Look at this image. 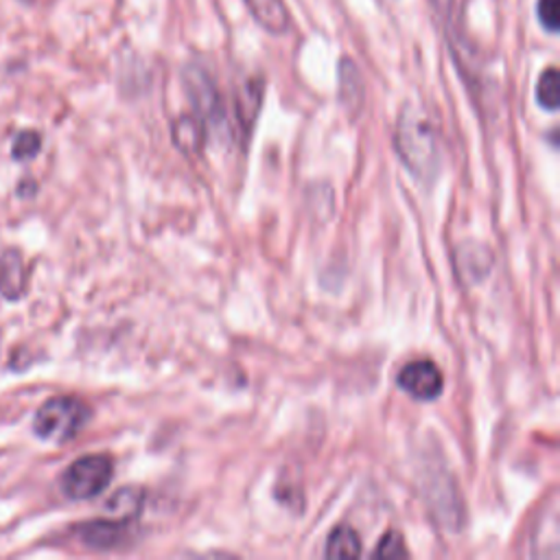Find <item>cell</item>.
I'll list each match as a JSON object with an SVG mask.
<instances>
[{
    "label": "cell",
    "mask_w": 560,
    "mask_h": 560,
    "mask_svg": "<svg viewBox=\"0 0 560 560\" xmlns=\"http://www.w3.org/2000/svg\"><path fill=\"white\" fill-rule=\"evenodd\" d=\"M397 147L403 162L419 175L430 177L438 164V142L436 132L430 119L416 110L408 108L401 114L399 132H397Z\"/></svg>",
    "instance_id": "1"
},
{
    "label": "cell",
    "mask_w": 560,
    "mask_h": 560,
    "mask_svg": "<svg viewBox=\"0 0 560 560\" xmlns=\"http://www.w3.org/2000/svg\"><path fill=\"white\" fill-rule=\"evenodd\" d=\"M90 408L77 397L49 399L34 419V432L49 443L73 440L90 421Z\"/></svg>",
    "instance_id": "2"
},
{
    "label": "cell",
    "mask_w": 560,
    "mask_h": 560,
    "mask_svg": "<svg viewBox=\"0 0 560 560\" xmlns=\"http://www.w3.org/2000/svg\"><path fill=\"white\" fill-rule=\"evenodd\" d=\"M114 464L108 456H84L64 471L62 493L75 501L92 499L110 486Z\"/></svg>",
    "instance_id": "3"
},
{
    "label": "cell",
    "mask_w": 560,
    "mask_h": 560,
    "mask_svg": "<svg viewBox=\"0 0 560 560\" xmlns=\"http://www.w3.org/2000/svg\"><path fill=\"white\" fill-rule=\"evenodd\" d=\"M399 386L419 401H434L440 397L445 379L440 368L430 359H419L408 363L399 372Z\"/></svg>",
    "instance_id": "4"
},
{
    "label": "cell",
    "mask_w": 560,
    "mask_h": 560,
    "mask_svg": "<svg viewBox=\"0 0 560 560\" xmlns=\"http://www.w3.org/2000/svg\"><path fill=\"white\" fill-rule=\"evenodd\" d=\"M27 291V263L21 250L12 248L0 257V294L5 300H21Z\"/></svg>",
    "instance_id": "5"
},
{
    "label": "cell",
    "mask_w": 560,
    "mask_h": 560,
    "mask_svg": "<svg viewBox=\"0 0 560 560\" xmlns=\"http://www.w3.org/2000/svg\"><path fill=\"white\" fill-rule=\"evenodd\" d=\"M248 12L252 14V18L267 32L274 36H281L289 29L291 25V16L285 8L283 0H244Z\"/></svg>",
    "instance_id": "6"
},
{
    "label": "cell",
    "mask_w": 560,
    "mask_h": 560,
    "mask_svg": "<svg viewBox=\"0 0 560 560\" xmlns=\"http://www.w3.org/2000/svg\"><path fill=\"white\" fill-rule=\"evenodd\" d=\"M125 527H127L125 519L123 521H90L77 530V536L88 547L110 549V547H116L119 543H123Z\"/></svg>",
    "instance_id": "7"
},
{
    "label": "cell",
    "mask_w": 560,
    "mask_h": 560,
    "mask_svg": "<svg viewBox=\"0 0 560 560\" xmlns=\"http://www.w3.org/2000/svg\"><path fill=\"white\" fill-rule=\"evenodd\" d=\"M326 556L331 558H357L361 556V538L350 525H339L326 545Z\"/></svg>",
    "instance_id": "8"
},
{
    "label": "cell",
    "mask_w": 560,
    "mask_h": 560,
    "mask_svg": "<svg viewBox=\"0 0 560 560\" xmlns=\"http://www.w3.org/2000/svg\"><path fill=\"white\" fill-rule=\"evenodd\" d=\"M536 101L540 108L553 112L560 105V77L556 69H547L536 84Z\"/></svg>",
    "instance_id": "9"
},
{
    "label": "cell",
    "mask_w": 560,
    "mask_h": 560,
    "mask_svg": "<svg viewBox=\"0 0 560 560\" xmlns=\"http://www.w3.org/2000/svg\"><path fill=\"white\" fill-rule=\"evenodd\" d=\"M259 105H261V84L250 82L244 86V90L237 99V112H239L241 125H252V121L257 119Z\"/></svg>",
    "instance_id": "10"
},
{
    "label": "cell",
    "mask_w": 560,
    "mask_h": 560,
    "mask_svg": "<svg viewBox=\"0 0 560 560\" xmlns=\"http://www.w3.org/2000/svg\"><path fill=\"white\" fill-rule=\"evenodd\" d=\"M173 138L184 149H198L202 145V125L194 116H182L173 127Z\"/></svg>",
    "instance_id": "11"
},
{
    "label": "cell",
    "mask_w": 560,
    "mask_h": 560,
    "mask_svg": "<svg viewBox=\"0 0 560 560\" xmlns=\"http://www.w3.org/2000/svg\"><path fill=\"white\" fill-rule=\"evenodd\" d=\"M40 149H42V136L34 129H25L16 136L12 153L16 160H32L40 153Z\"/></svg>",
    "instance_id": "12"
},
{
    "label": "cell",
    "mask_w": 560,
    "mask_h": 560,
    "mask_svg": "<svg viewBox=\"0 0 560 560\" xmlns=\"http://www.w3.org/2000/svg\"><path fill=\"white\" fill-rule=\"evenodd\" d=\"M536 16L545 32L556 34L560 27V0H538Z\"/></svg>",
    "instance_id": "13"
},
{
    "label": "cell",
    "mask_w": 560,
    "mask_h": 560,
    "mask_svg": "<svg viewBox=\"0 0 560 560\" xmlns=\"http://www.w3.org/2000/svg\"><path fill=\"white\" fill-rule=\"evenodd\" d=\"M110 510L119 517L127 519L129 514H136L140 510V495L134 488H125L123 493L114 495L110 501Z\"/></svg>",
    "instance_id": "14"
},
{
    "label": "cell",
    "mask_w": 560,
    "mask_h": 560,
    "mask_svg": "<svg viewBox=\"0 0 560 560\" xmlns=\"http://www.w3.org/2000/svg\"><path fill=\"white\" fill-rule=\"evenodd\" d=\"M375 556H379V558H403V556H408V549H406V543H403L401 534L399 532H388L382 538Z\"/></svg>",
    "instance_id": "15"
},
{
    "label": "cell",
    "mask_w": 560,
    "mask_h": 560,
    "mask_svg": "<svg viewBox=\"0 0 560 560\" xmlns=\"http://www.w3.org/2000/svg\"><path fill=\"white\" fill-rule=\"evenodd\" d=\"M23 3H34V0H23Z\"/></svg>",
    "instance_id": "16"
}]
</instances>
